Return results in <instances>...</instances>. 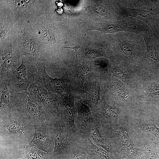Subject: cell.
Listing matches in <instances>:
<instances>
[{
  "instance_id": "cell-1",
  "label": "cell",
  "mask_w": 159,
  "mask_h": 159,
  "mask_svg": "<svg viewBox=\"0 0 159 159\" xmlns=\"http://www.w3.org/2000/svg\"><path fill=\"white\" fill-rule=\"evenodd\" d=\"M122 15L125 17L137 18L146 23L154 32L157 30L155 24L156 18L159 13V7L152 10L132 9L122 6L120 7Z\"/></svg>"
},
{
  "instance_id": "cell-2",
  "label": "cell",
  "mask_w": 159,
  "mask_h": 159,
  "mask_svg": "<svg viewBox=\"0 0 159 159\" xmlns=\"http://www.w3.org/2000/svg\"><path fill=\"white\" fill-rule=\"evenodd\" d=\"M78 115L75 123L77 133L82 138L86 136L87 127L92 117L89 107L84 103H81L77 107Z\"/></svg>"
},
{
  "instance_id": "cell-3",
  "label": "cell",
  "mask_w": 159,
  "mask_h": 159,
  "mask_svg": "<svg viewBox=\"0 0 159 159\" xmlns=\"http://www.w3.org/2000/svg\"><path fill=\"white\" fill-rule=\"evenodd\" d=\"M100 25L94 30L105 33L114 34L120 32H134L135 30V26L133 24L125 21L105 23Z\"/></svg>"
},
{
  "instance_id": "cell-4",
  "label": "cell",
  "mask_w": 159,
  "mask_h": 159,
  "mask_svg": "<svg viewBox=\"0 0 159 159\" xmlns=\"http://www.w3.org/2000/svg\"><path fill=\"white\" fill-rule=\"evenodd\" d=\"M102 104V112L107 122L110 125H113L117 120L119 115L118 108L115 103L111 106L106 102L103 97Z\"/></svg>"
},
{
  "instance_id": "cell-5",
  "label": "cell",
  "mask_w": 159,
  "mask_h": 159,
  "mask_svg": "<svg viewBox=\"0 0 159 159\" xmlns=\"http://www.w3.org/2000/svg\"><path fill=\"white\" fill-rule=\"evenodd\" d=\"M142 36L146 46V51L145 55L146 60L150 64L159 66V59L155 47L146 34Z\"/></svg>"
},
{
  "instance_id": "cell-6",
  "label": "cell",
  "mask_w": 159,
  "mask_h": 159,
  "mask_svg": "<svg viewBox=\"0 0 159 159\" xmlns=\"http://www.w3.org/2000/svg\"><path fill=\"white\" fill-rule=\"evenodd\" d=\"M111 71L114 75L128 86L134 87L135 82L130 75L125 69L119 67H113Z\"/></svg>"
},
{
  "instance_id": "cell-7",
  "label": "cell",
  "mask_w": 159,
  "mask_h": 159,
  "mask_svg": "<svg viewBox=\"0 0 159 159\" xmlns=\"http://www.w3.org/2000/svg\"><path fill=\"white\" fill-rule=\"evenodd\" d=\"M117 47L122 54L127 58H131L134 55V47L129 41L125 40L119 41Z\"/></svg>"
},
{
  "instance_id": "cell-8",
  "label": "cell",
  "mask_w": 159,
  "mask_h": 159,
  "mask_svg": "<svg viewBox=\"0 0 159 159\" xmlns=\"http://www.w3.org/2000/svg\"><path fill=\"white\" fill-rule=\"evenodd\" d=\"M45 77L49 81L53 89L59 92L64 93L66 91V86L64 81L62 79L50 77L45 70Z\"/></svg>"
},
{
  "instance_id": "cell-9",
  "label": "cell",
  "mask_w": 159,
  "mask_h": 159,
  "mask_svg": "<svg viewBox=\"0 0 159 159\" xmlns=\"http://www.w3.org/2000/svg\"><path fill=\"white\" fill-rule=\"evenodd\" d=\"M141 129L154 135L156 141L159 142V127L154 124L148 122H143L140 125Z\"/></svg>"
},
{
  "instance_id": "cell-10",
  "label": "cell",
  "mask_w": 159,
  "mask_h": 159,
  "mask_svg": "<svg viewBox=\"0 0 159 159\" xmlns=\"http://www.w3.org/2000/svg\"><path fill=\"white\" fill-rule=\"evenodd\" d=\"M31 95L41 101H42L48 95L47 90L42 87L32 85L29 88Z\"/></svg>"
},
{
  "instance_id": "cell-11",
  "label": "cell",
  "mask_w": 159,
  "mask_h": 159,
  "mask_svg": "<svg viewBox=\"0 0 159 159\" xmlns=\"http://www.w3.org/2000/svg\"><path fill=\"white\" fill-rule=\"evenodd\" d=\"M113 88L114 95L117 98L125 99L128 97V92L122 85L114 83Z\"/></svg>"
},
{
  "instance_id": "cell-12",
  "label": "cell",
  "mask_w": 159,
  "mask_h": 159,
  "mask_svg": "<svg viewBox=\"0 0 159 159\" xmlns=\"http://www.w3.org/2000/svg\"><path fill=\"white\" fill-rule=\"evenodd\" d=\"M43 39L45 41L46 43L49 44L53 47L57 46L54 35L52 29L48 31H44L42 33Z\"/></svg>"
},
{
  "instance_id": "cell-13",
  "label": "cell",
  "mask_w": 159,
  "mask_h": 159,
  "mask_svg": "<svg viewBox=\"0 0 159 159\" xmlns=\"http://www.w3.org/2000/svg\"><path fill=\"white\" fill-rule=\"evenodd\" d=\"M100 85L95 87L91 92L90 97V102L92 107L97 106L100 100Z\"/></svg>"
},
{
  "instance_id": "cell-14",
  "label": "cell",
  "mask_w": 159,
  "mask_h": 159,
  "mask_svg": "<svg viewBox=\"0 0 159 159\" xmlns=\"http://www.w3.org/2000/svg\"><path fill=\"white\" fill-rule=\"evenodd\" d=\"M15 74L18 78L20 80L24 79L27 75V71L25 66L22 63L16 69Z\"/></svg>"
},
{
  "instance_id": "cell-15",
  "label": "cell",
  "mask_w": 159,
  "mask_h": 159,
  "mask_svg": "<svg viewBox=\"0 0 159 159\" xmlns=\"http://www.w3.org/2000/svg\"><path fill=\"white\" fill-rule=\"evenodd\" d=\"M17 121L12 120L8 123V127L9 130L10 132L15 133L22 130V128Z\"/></svg>"
},
{
  "instance_id": "cell-16",
  "label": "cell",
  "mask_w": 159,
  "mask_h": 159,
  "mask_svg": "<svg viewBox=\"0 0 159 159\" xmlns=\"http://www.w3.org/2000/svg\"><path fill=\"white\" fill-rule=\"evenodd\" d=\"M120 136L121 141L124 146L128 150H132L133 145L127 135L121 132Z\"/></svg>"
},
{
  "instance_id": "cell-17",
  "label": "cell",
  "mask_w": 159,
  "mask_h": 159,
  "mask_svg": "<svg viewBox=\"0 0 159 159\" xmlns=\"http://www.w3.org/2000/svg\"><path fill=\"white\" fill-rule=\"evenodd\" d=\"M147 93L150 96H159V85L152 84L146 89Z\"/></svg>"
},
{
  "instance_id": "cell-18",
  "label": "cell",
  "mask_w": 159,
  "mask_h": 159,
  "mask_svg": "<svg viewBox=\"0 0 159 159\" xmlns=\"http://www.w3.org/2000/svg\"><path fill=\"white\" fill-rule=\"evenodd\" d=\"M85 56L89 59L95 58L99 57H106L107 56L103 52H99L93 50H88L86 52Z\"/></svg>"
},
{
  "instance_id": "cell-19",
  "label": "cell",
  "mask_w": 159,
  "mask_h": 159,
  "mask_svg": "<svg viewBox=\"0 0 159 159\" xmlns=\"http://www.w3.org/2000/svg\"><path fill=\"white\" fill-rule=\"evenodd\" d=\"M26 106L28 111L32 115L37 116L39 115L37 107L33 103L29 102L27 103Z\"/></svg>"
},
{
  "instance_id": "cell-20",
  "label": "cell",
  "mask_w": 159,
  "mask_h": 159,
  "mask_svg": "<svg viewBox=\"0 0 159 159\" xmlns=\"http://www.w3.org/2000/svg\"><path fill=\"white\" fill-rule=\"evenodd\" d=\"M94 8L95 11L101 16H105L107 14L108 10L107 8L103 5L97 4L94 6Z\"/></svg>"
},
{
  "instance_id": "cell-21",
  "label": "cell",
  "mask_w": 159,
  "mask_h": 159,
  "mask_svg": "<svg viewBox=\"0 0 159 159\" xmlns=\"http://www.w3.org/2000/svg\"><path fill=\"white\" fill-rule=\"evenodd\" d=\"M9 97V93L8 91L5 90L3 92L1 96V107L5 106L8 103Z\"/></svg>"
},
{
  "instance_id": "cell-22",
  "label": "cell",
  "mask_w": 159,
  "mask_h": 159,
  "mask_svg": "<svg viewBox=\"0 0 159 159\" xmlns=\"http://www.w3.org/2000/svg\"><path fill=\"white\" fill-rule=\"evenodd\" d=\"M80 69L81 74L85 77L88 76L90 73L89 67L87 64L82 62L80 64Z\"/></svg>"
},
{
  "instance_id": "cell-23",
  "label": "cell",
  "mask_w": 159,
  "mask_h": 159,
  "mask_svg": "<svg viewBox=\"0 0 159 159\" xmlns=\"http://www.w3.org/2000/svg\"><path fill=\"white\" fill-rule=\"evenodd\" d=\"M12 57L10 55L6 57L4 63V69H8L12 64Z\"/></svg>"
},
{
  "instance_id": "cell-24",
  "label": "cell",
  "mask_w": 159,
  "mask_h": 159,
  "mask_svg": "<svg viewBox=\"0 0 159 159\" xmlns=\"http://www.w3.org/2000/svg\"><path fill=\"white\" fill-rule=\"evenodd\" d=\"M17 7L21 9H24L26 8L27 5V3L25 0H18L16 1Z\"/></svg>"
},
{
  "instance_id": "cell-25",
  "label": "cell",
  "mask_w": 159,
  "mask_h": 159,
  "mask_svg": "<svg viewBox=\"0 0 159 159\" xmlns=\"http://www.w3.org/2000/svg\"><path fill=\"white\" fill-rule=\"evenodd\" d=\"M62 47L65 48L72 49L74 50L75 52L76 57L77 58V51L79 48L81 47L80 45H78L76 47Z\"/></svg>"
},
{
  "instance_id": "cell-26",
  "label": "cell",
  "mask_w": 159,
  "mask_h": 159,
  "mask_svg": "<svg viewBox=\"0 0 159 159\" xmlns=\"http://www.w3.org/2000/svg\"><path fill=\"white\" fill-rule=\"evenodd\" d=\"M154 122L156 124L158 127H159V111L157 114Z\"/></svg>"
},
{
  "instance_id": "cell-27",
  "label": "cell",
  "mask_w": 159,
  "mask_h": 159,
  "mask_svg": "<svg viewBox=\"0 0 159 159\" xmlns=\"http://www.w3.org/2000/svg\"><path fill=\"white\" fill-rule=\"evenodd\" d=\"M57 13L59 14H61L62 13L63 10L62 9H57Z\"/></svg>"
},
{
  "instance_id": "cell-28",
  "label": "cell",
  "mask_w": 159,
  "mask_h": 159,
  "mask_svg": "<svg viewBox=\"0 0 159 159\" xmlns=\"http://www.w3.org/2000/svg\"><path fill=\"white\" fill-rule=\"evenodd\" d=\"M72 159H83L82 157L80 156H76L73 158Z\"/></svg>"
},
{
  "instance_id": "cell-29",
  "label": "cell",
  "mask_w": 159,
  "mask_h": 159,
  "mask_svg": "<svg viewBox=\"0 0 159 159\" xmlns=\"http://www.w3.org/2000/svg\"><path fill=\"white\" fill-rule=\"evenodd\" d=\"M157 150L158 154H159V142H158V144Z\"/></svg>"
}]
</instances>
